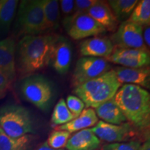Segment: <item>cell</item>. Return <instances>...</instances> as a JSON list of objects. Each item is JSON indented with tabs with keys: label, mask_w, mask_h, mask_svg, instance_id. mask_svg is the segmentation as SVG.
Listing matches in <instances>:
<instances>
[{
	"label": "cell",
	"mask_w": 150,
	"mask_h": 150,
	"mask_svg": "<svg viewBox=\"0 0 150 150\" xmlns=\"http://www.w3.org/2000/svg\"><path fill=\"white\" fill-rule=\"evenodd\" d=\"M140 150H150V142L149 138L142 145H141Z\"/></svg>",
	"instance_id": "836d02e7"
},
{
	"label": "cell",
	"mask_w": 150,
	"mask_h": 150,
	"mask_svg": "<svg viewBox=\"0 0 150 150\" xmlns=\"http://www.w3.org/2000/svg\"><path fill=\"white\" fill-rule=\"evenodd\" d=\"M112 99L133 127L140 131L149 128L150 94L147 90L133 84H123Z\"/></svg>",
	"instance_id": "7a4b0ae2"
},
{
	"label": "cell",
	"mask_w": 150,
	"mask_h": 150,
	"mask_svg": "<svg viewBox=\"0 0 150 150\" xmlns=\"http://www.w3.org/2000/svg\"><path fill=\"white\" fill-rule=\"evenodd\" d=\"M138 2V0H109L107 1L119 22L128 20Z\"/></svg>",
	"instance_id": "603a6c76"
},
{
	"label": "cell",
	"mask_w": 150,
	"mask_h": 150,
	"mask_svg": "<svg viewBox=\"0 0 150 150\" xmlns=\"http://www.w3.org/2000/svg\"><path fill=\"white\" fill-rule=\"evenodd\" d=\"M142 38L146 47L148 50L150 47V27L149 25L145 26L144 29H142Z\"/></svg>",
	"instance_id": "1f68e13d"
},
{
	"label": "cell",
	"mask_w": 150,
	"mask_h": 150,
	"mask_svg": "<svg viewBox=\"0 0 150 150\" xmlns=\"http://www.w3.org/2000/svg\"><path fill=\"white\" fill-rule=\"evenodd\" d=\"M20 92L24 99L41 111L50 109L54 96L52 83L40 74H31L22 78Z\"/></svg>",
	"instance_id": "5b68a950"
},
{
	"label": "cell",
	"mask_w": 150,
	"mask_h": 150,
	"mask_svg": "<svg viewBox=\"0 0 150 150\" xmlns=\"http://www.w3.org/2000/svg\"><path fill=\"white\" fill-rule=\"evenodd\" d=\"M13 82L8 75L0 70V93L6 95L12 86Z\"/></svg>",
	"instance_id": "4dcf8cb0"
},
{
	"label": "cell",
	"mask_w": 150,
	"mask_h": 150,
	"mask_svg": "<svg viewBox=\"0 0 150 150\" xmlns=\"http://www.w3.org/2000/svg\"><path fill=\"white\" fill-rule=\"evenodd\" d=\"M108 62L130 68L147 67L150 63L148 50L140 49L116 48L107 59Z\"/></svg>",
	"instance_id": "8fae6325"
},
{
	"label": "cell",
	"mask_w": 150,
	"mask_h": 150,
	"mask_svg": "<svg viewBox=\"0 0 150 150\" xmlns=\"http://www.w3.org/2000/svg\"><path fill=\"white\" fill-rule=\"evenodd\" d=\"M66 105L69 110L71 112L74 118L77 117L81 113L84 108L85 104L81 99L76 95H70L66 98Z\"/></svg>",
	"instance_id": "4316f807"
},
{
	"label": "cell",
	"mask_w": 150,
	"mask_h": 150,
	"mask_svg": "<svg viewBox=\"0 0 150 150\" xmlns=\"http://www.w3.org/2000/svg\"><path fill=\"white\" fill-rule=\"evenodd\" d=\"M16 50V40L13 37L0 40V70L8 75L13 81L17 76Z\"/></svg>",
	"instance_id": "9a60e30c"
},
{
	"label": "cell",
	"mask_w": 150,
	"mask_h": 150,
	"mask_svg": "<svg viewBox=\"0 0 150 150\" xmlns=\"http://www.w3.org/2000/svg\"><path fill=\"white\" fill-rule=\"evenodd\" d=\"M58 35H24L16 45V73L22 78L34 74L50 64V54Z\"/></svg>",
	"instance_id": "6da1fadb"
},
{
	"label": "cell",
	"mask_w": 150,
	"mask_h": 150,
	"mask_svg": "<svg viewBox=\"0 0 150 150\" xmlns=\"http://www.w3.org/2000/svg\"><path fill=\"white\" fill-rule=\"evenodd\" d=\"M35 150H64L63 149H52V147H50V146L48 145L47 142V141H45L44 142V143H42V145H40L39 147H38V148L36 149Z\"/></svg>",
	"instance_id": "d6a6232c"
},
{
	"label": "cell",
	"mask_w": 150,
	"mask_h": 150,
	"mask_svg": "<svg viewBox=\"0 0 150 150\" xmlns=\"http://www.w3.org/2000/svg\"><path fill=\"white\" fill-rule=\"evenodd\" d=\"M5 94H3V93H0V99H1L2 98H4V97H5Z\"/></svg>",
	"instance_id": "e575fe53"
},
{
	"label": "cell",
	"mask_w": 150,
	"mask_h": 150,
	"mask_svg": "<svg viewBox=\"0 0 150 150\" xmlns=\"http://www.w3.org/2000/svg\"><path fill=\"white\" fill-rule=\"evenodd\" d=\"M0 129L11 138H20L35 132V123L31 111L18 104L0 107Z\"/></svg>",
	"instance_id": "277c9868"
},
{
	"label": "cell",
	"mask_w": 150,
	"mask_h": 150,
	"mask_svg": "<svg viewBox=\"0 0 150 150\" xmlns=\"http://www.w3.org/2000/svg\"><path fill=\"white\" fill-rule=\"evenodd\" d=\"M73 119H74V117L67 108L65 99L63 98L60 99L54 106L52 112L51 117L52 124L56 127L61 126L72 121Z\"/></svg>",
	"instance_id": "d4e9b609"
},
{
	"label": "cell",
	"mask_w": 150,
	"mask_h": 150,
	"mask_svg": "<svg viewBox=\"0 0 150 150\" xmlns=\"http://www.w3.org/2000/svg\"><path fill=\"white\" fill-rule=\"evenodd\" d=\"M42 0H22L19 7L15 24L18 34L36 35L45 31Z\"/></svg>",
	"instance_id": "8992f818"
},
{
	"label": "cell",
	"mask_w": 150,
	"mask_h": 150,
	"mask_svg": "<svg viewBox=\"0 0 150 150\" xmlns=\"http://www.w3.org/2000/svg\"><path fill=\"white\" fill-rule=\"evenodd\" d=\"M101 144L100 140L91 129L77 131L67 140V150H97Z\"/></svg>",
	"instance_id": "e0dca14e"
},
{
	"label": "cell",
	"mask_w": 150,
	"mask_h": 150,
	"mask_svg": "<svg viewBox=\"0 0 150 150\" xmlns=\"http://www.w3.org/2000/svg\"><path fill=\"white\" fill-rule=\"evenodd\" d=\"M33 142L31 134L11 138L0 129V150H30Z\"/></svg>",
	"instance_id": "44dd1931"
},
{
	"label": "cell",
	"mask_w": 150,
	"mask_h": 150,
	"mask_svg": "<svg viewBox=\"0 0 150 150\" xmlns=\"http://www.w3.org/2000/svg\"><path fill=\"white\" fill-rule=\"evenodd\" d=\"M110 65L103 58L83 56L76 62L72 76L74 88L93 79L109 70Z\"/></svg>",
	"instance_id": "ba28073f"
},
{
	"label": "cell",
	"mask_w": 150,
	"mask_h": 150,
	"mask_svg": "<svg viewBox=\"0 0 150 150\" xmlns=\"http://www.w3.org/2000/svg\"><path fill=\"white\" fill-rule=\"evenodd\" d=\"M142 26L127 20L118 26L110 40L117 48L147 50L142 38Z\"/></svg>",
	"instance_id": "9c48e42d"
},
{
	"label": "cell",
	"mask_w": 150,
	"mask_h": 150,
	"mask_svg": "<svg viewBox=\"0 0 150 150\" xmlns=\"http://www.w3.org/2000/svg\"><path fill=\"white\" fill-rule=\"evenodd\" d=\"M18 4V0H0V33L9 31Z\"/></svg>",
	"instance_id": "7402d4cb"
},
{
	"label": "cell",
	"mask_w": 150,
	"mask_h": 150,
	"mask_svg": "<svg viewBox=\"0 0 150 150\" xmlns=\"http://www.w3.org/2000/svg\"><path fill=\"white\" fill-rule=\"evenodd\" d=\"M97 0H76L74 1V13L72 16L88 13V11L97 2Z\"/></svg>",
	"instance_id": "f1b7e54d"
},
{
	"label": "cell",
	"mask_w": 150,
	"mask_h": 150,
	"mask_svg": "<svg viewBox=\"0 0 150 150\" xmlns=\"http://www.w3.org/2000/svg\"><path fill=\"white\" fill-rule=\"evenodd\" d=\"M72 59V47L70 41L58 35L52 46L49 65L59 74H65L70 69Z\"/></svg>",
	"instance_id": "7c38bea8"
},
{
	"label": "cell",
	"mask_w": 150,
	"mask_h": 150,
	"mask_svg": "<svg viewBox=\"0 0 150 150\" xmlns=\"http://www.w3.org/2000/svg\"><path fill=\"white\" fill-rule=\"evenodd\" d=\"M70 134L67 131L55 130L50 134L47 142L52 149H61L65 147L67 140L70 138Z\"/></svg>",
	"instance_id": "484cf974"
},
{
	"label": "cell",
	"mask_w": 150,
	"mask_h": 150,
	"mask_svg": "<svg viewBox=\"0 0 150 150\" xmlns=\"http://www.w3.org/2000/svg\"><path fill=\"white\" fill-rule=\"evenodd\" d=\"M63 25L67 35L73 40H82L106 33L103 26L95 21L88 13L71 16L63 18Z\"/></svg>",
	"instance_id": "52a82bcc"
},
{
	"label": "cell",
	"mask_w": 150,
	"mask_h": 150,
	"mask_svg": "<svg viewBox=\"0 0 150 150\" xmlns=\"http://www.w3.org/2000/svg\"><path fill=\"white\" fill-rule=\"evenodd\" d=\"M98 121V117L93 108H84L79 116L67 124L56 127V130L65 131L71 134L95 126Z\"/></svg>",
	"instance_id": "ac0fdd59"
},
{
	"label": "cell",
	"mask_w": 150,
	"mask_h": 150,
	"mask_svg": "<svg viewBox=\"0 0 150 150\" xmlns=\"http://www.w3.org/2000/svg\"><path fill=\"white\" fill-rule=\"evenodd\" d=\"M95 111L97 117L102 119L103 122L112 125H121L127 122V119L112 98L103 103L97 108Z\"/></svg>",
	"instance_id": "d6986e66"
},
{
	"label": "cell",
	"mask_w": 150,
	"mask_h": 150,
	"mask_svg": "<svg viewBox=\"0 0 150 150\" xmlns=\"http://www.w3.org/2000/svg\"><path fill=\"white\" fill-rule=\"evenodd\" d=\"M59 4L64 18L72 16L74 9V0H61L59 1Z\"/></svg>",
	"instance_id": "f546056e"
},
{
	"label": "cell",
	"mask_w": 150,
	"mask_h": 150,
	"mask_svg": "<svg viewBox=\"0 0 150 150\" xmlns=\"http://www.w3.org/2000/svg\"><path fill=\"white\" fill-rule=\"evenodd\" d=\"M129 21L140 26H147L150 24V1H138L130 17Z\"/></svg>",
	"instance_id": "cb8c5ba5"
},
{
	"label": "cell",
	"mask_w": 150,
	"mask_h": 150,
	"mask_svg": "<svg viewBox=\"0 0 150 150\" xmlns=\"http://www.w3.org/2000/svg\"><path fill=\"white\" fill-rule=\"evenodd\" d=\"M116 78L122 85L133 84L143 88H149L150 86V70L149 67L140 68H130L122 66L115 67L112 69Z\"/></svg>",
	"instance_id": "5bb4252c"
},
{
	"label": "cell",
	"mask_w": 150,
	"mask_h": 150,
	"mask_svg": "<svg viewBox=\"0 0 150 150\" xmlns=\"http://www.w3.org/2000/svg\"><path fill=\"white\" fill-rule=\"evenodd\" d=\"M91 129L99 140L109 143L123 142L135 134L134 127L128 122L121 125H112L101 120Z\"/></svg>",
	"instance_id": "30bf717a"
},
{
	"label": "cell",
	"mask_w": 150,
	"mask_h": 150,
	"mask_svg": "<svg viewBox=\"0 0 150 150\" xmlns=\"http://www.w3.org/2000/svg\"><path fill=\"white\" fill-rule=\"evenodd\" d=\"M141 144L138 141L108 143L103 147L102 150H140Z\"/></svg>",
	"instance_id": "83f0119b"
},
{
	"label": "cell",
	"mask_w": 150,
	"mask_h": 150,
	"mask_svg": "<svg viewBox=\"0 0 150 150\" xmlns=\"http://www.w3.org/2000/svg\"><path fill=\"white\" fill-rule=\"evenodd\" d=\"M115 47L110 38L95 36L82 41L79 45V52L83 56L103 58L106 59L111 55Z\"/></svg>",
	"instance_id": "4fadbf2b"
},
{
	"label": "cell",
	"mask_w": 150,
	"mask_h": 150,
	"mask_svg": "<svg viewBox=\"0 0 150 150\" xmlns=\"http://www.w3.org/2000/svg\"><path fill=\"white\" fill-rule=\"evenodd\" d=\"M122 86L113 70L74 88L73 93L82 100L87 108H95L115 96Z\"/></svg>",
	"instance_id": "3957f363"
},
{
	"label": "cell",
	"mask_w": 150,
	"mask_h": 150,
	"mask_svg": "<svg viewBox=\"0 0 150 150\" xmlns=\"http://www.w3.org/2000/svg\"><path fill=\"white\" fill-rule=\"evenodd\" d=\"M88 15L103 26L106 31H115L119 26L120 22L106 1L97 0L88 11Z\"/></svg>",
	"instance_id": "2e32d148"
},
{
	"label": "cell",
	"mask_w": 150,
	"mask_h": 150,
	"mask_svg": "<svg viewBox=\"0 0 150 150\" xmlns=\"http://www.w3.org/2000/svg\"><path fill=\"white\" fill-rule=\"evenodd\" d=\"M45 31H55L59 27L60 8L57 0H42Z\"/></svg>",
	"instance_id": "ffe728a7"
}]
</instances>
